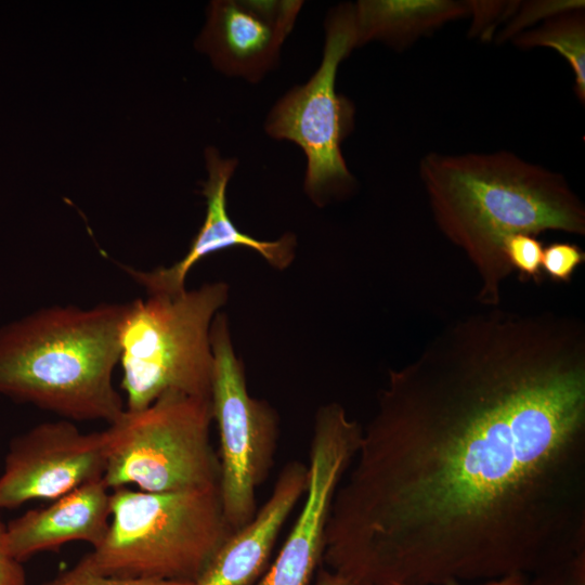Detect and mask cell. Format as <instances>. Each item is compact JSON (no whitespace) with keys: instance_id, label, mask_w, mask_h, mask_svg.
I'll use <instances>...</instances> for the list:
<instances>
[{"instance_id":"obj_14","label":"cell","mask_w":585,"mask_h":585,"mask_svg":"<svg viewBox=\"0 0 585 585\" xmlns=\"http://www.w3.org/2000/svg\"><path fill=\"white\" fill-rule=\"evenodd\" d=\"M109 522L110 490L103 479H98L11 520L6 524V547L21 562L74 541L96 548L104 541Z\"/></svg>"},{"instance_id":"obj_8","label":"cell","mask_w":585,"mask_h":585,"mask_svg":"<svg viewBox=\"0 0 585 585\" xmlns=\"http://www.w3.org/2000/svg\"><path fill=\"white\" fill-rule=\"evenodd\" d=\"M210 341V402L220 444L219 489L225 521L234 533L258 510L256 491L274 465L280 417L266 400L249 394L244 363L234 350L227 317L221 312L212 322Z\"/></svg>"},{"instance_id":"obj_13","label":"cell","mask_w":585,"mask_h":585,"mask_svg":"<svg viewBox=\"0 0 585 585\" xmlns=\"http://www.w3.org/2000/svg\"><path fill=\"white\" fill-rule=\"evenodd\" d=\"M308 465L288 461L253 519L232 533L193 585H255L266 572L280 532L308 487Z\"/></svg>"},{"instance_id":"obj_6","label":"cell","mask_w":585,"mask_h":585,"mask_svg":"<svg viewBox=\"0 0 585 585\" xmlns=\"http://www.w3.org/2000/svg\"><path fill=\"white\" fill-rule=\"evenodd\" d=\"M209 398L169 391L123 413L104 430L109 490L135 485L172 492L219 485L220 460L210 440Z\"/></svg>"},{"instance_id":"obj_10","label":"cell","mask_w":585,"mask_h":585,"mask_svg":"<svg viewBox=\"0 0 585 585\" xmlns=\"http://www.w3.org/2000/svg\"><path fill=\"white\" fill-rule=\"evenodd\" d=\"M105 432H82L73 421H46L14 437L0 473V509L55 499L103 479Z\"/></svg>"},{"instance_id":"obj_15","label":"cell","mask_w":585,"mask_h":585,"mask_svg":"<svg viewBox=\"0 0 585 585\" xmlns=\"http://www.w3.org/2000/svg\"><path fill=\"white\" fill-rule=\"evenodd\" d=\"M356 48L381 41L398 50L469 15L467 1L360 0L353 4Z\"/></svg>"},{"instance_id":"obj_4","label":"cell","mask_w":585,"mask_h":585,"mask_svg":"<svg viewBox=\"0 0 585 585\" xmlns=\"http://www.w3.org/2000/svg\"><path fill=\"white\" fill-rule=\"evenodd\" d=\"M219 485L172 492L110 491L104 541L82 557L95 572L194 583L232 534Z\"/></svg>"},{"instance_id":"obj_16","label":"cell","mask_w":585,"mask_h":585,"mask_svg":"<svg viewBox=\"0 0 585 585\" xmlns=\"http://www.w3.org/2000/svg\"><path fill=\"white\" fill-rule=\"evenodd\" d=\"M510 41L519 49L550 48L568 62L574 74V90L585 102V14L584 10L567 12L530 28Z\"/></svg>"},{"instance_id":"obj_22","label":"cell","mask_w":585,"mask_h":585,"mask_svg":"<svg viewBox=\"0 0 585 585\" xmlns=\"http://www.w3.org/2000/svg\"><path fill=\"white\" fill-rule=\"evenodd\" d=\"M523 585H585V552L528 577Z\"/></svg>"},{"instance_id":"obj_20","label":"cell","mask_w":585,"mask_h":585,"mask_svg":"<svg viewBox=\"0 0 585 585\" xmlns=\"http://www.w3.org/2000/svg\"><path fill=\"white\" fill-rule=\"evenodd\" d=\"M469 15L472 16L470 37L483 40L493 38L495 29L507 22L520 1H479L469 0Z\"/></svg>"},{"instance_id":"obj_24","label":"cell","mask_w":585,"mask_h":585,"mask_svg":"<svg viewBox=\"0 0 585 585\" xmlns=\"http://www.w3.org/2000/svg\"><path fill=\"white\" fill-rule=\"evenodd\" d=\"M314 585H353L350 581L341 575L325 569L320 568L317 570Z\"/></svg>"},{"instance_id":"obj_19","label":"cell","mask_w":585,"mask_h":585,"mask_svg":"<svg viewBox=\"0 0 585 585\" xmlns=\"http://www.w3.org/2000/svg\"><path fill=\"white\" fill-rule=\"evenodd\" d=\"M192 582L119 577L92 570L81 558L73 568L42 585H193Z\"/></svg>"},{"instance_id":"obj_1","label":"cell","mask_w":585,"mask_h":585,"mask_svg":"<svg viewBox=\"0 0 585 585\" xmlns=\"http://www.w3.org/2000/svg\"><path fill=\"white\" fill-rule=\"evenodd\" d=\"M585 552V328L494 307L389 369L323 562L353 585L526 577Z\"/></svg>"},{"instance_id":"obj_7","label":"cell","mask_w":585,"mask_h":585,"mask_svg":"<svg viewBox=\"0 0 585 585\" xmlns=\"http://www.w3.org/2000/svg\"><path fill=\"white\" fill-rule=\"evenodd\" d=\"M356 48L353 4L333 8L325 21V46L317 70L276 102L266 133L297 144L307 157L304 191L318 206L353 183L341 143L353 129L354 106L336 91L339 64Z\"/></svg>"},{"instance_id":"obj_21","label":"cell","mask_w":585,"mask_h":585,"mask_svg":"<svg viewBox=\"0 0 585 585\" xmlns=\"http://www.w3.org/2000/svg\"><path fill=\"white\" fill-rule=\"evenodd\" d=\"M585 261L580 246L568 242H556L544 247L542 272L550 280L569 283L576 269Z\"/></svg>"},{"instance_id":"obj_9","label":"cell","mask_w":585,"mask_h":585,"mask_svg":"<svg viewBox=\"0 0 585 585\" xmlns=\"http://www.w3.org/2000/svg\"><path fill=\"white\" fill-rule=\"evenodd\" d=\"M362 431L361 425L349 418L339 403L317 408L301 511L275 561L255 585H310L323 562L333 498L355 458Z\"/></svg>"},{"instance_id":"obj_11","label":"cell","mask_w":585,"mask_h":585,"mask_svg":"<svg viewBox=\"0 0 585 585\" xmlns=\"http://www.w3.org/2000/svg\"><path fill=\"white\" fill-rule=\"evenodd\" d=\"M302 4L300 0L211 1L196 48L223 74L258 82L277 64Z\"/></svg>"},{"instance_id":"obj_17","label":"cell","mask_w":585,"mask_h":585,"mask_svg":"<svg viewBox=\"0 0 585 585\" xmlns=\"http://www.w3.org/2000/svg\"><path fill=\"white\" fill-rule=\"evenodd\" d=\"M583 0H534L520 1L512 15L504 24L495 38L498 43L511 40L517 35L535 27L538 22L543 23L557 15L584 10Z\"/></svg>"},{"instance_id":"obj_5","label":"cell","mask_w":585,"mask_h":585,"mask_svg":"<svg viewBox=\"0 0 585 585\" xmlns=\"http://www.w3.org/2000/svg\"><path fill=\"white\" fill-rule=\"evenodd\" d=\"M227 297L229 286L212 282L128 302L119 334L126 410H142L169 391L210 399V330Z\"/></svg>"},{"instance_id":"obj_12","label":"cell","mask_w":585,"mask_h":585,"mask_svg":"<svg viewBox=\"0 0 585 585\" xmlns=\"http://www.w3.org/2000/svg\"><path fill=\"white\" fill-rule=\"evenodd\" d=\"M205 160L208 178L202 193L206 198V216L187 252L176 263L151 271L123 266L148 296H176L183 292L192 268L207 256L227 248L251 249L276 270H285L295 259L297 239L292 233H285L275 240H261L242 232L230 218L226 190L237 167V159L222 158L216 147L209 146L205 151Z\"/></svg>"},{"instance_id":"obj_23","label":"cell","mask_w":585,"mask_h":585,"mask_svg":"<svg viewBox=\"0 0 585 585\" xmlns=\"http://www.w3.org/2000/svg\"><path fill=\"white\" fill-rule=\"evenodd\" d=\"M5 532L6 525L0 519V585H26L22 562L8 550Z\"/></svg>"},{"instance_id":"obj_18","label":"cell","mask_w":585,"mask_h":585,"mask_svg":"<svg viewBox=\"0 0 585 585\" xmlns=\"http://www.w3.org/2000/svg\"><path fill=\"white\" fill-rule=\"evenodd\" d=\"M544 247L541 240L531 234H516L509 237L504 247L506 259L514 270L525 278L540 283L543 277L542 258Z\"/></svg>"},{"instance_id":"obj_25","label":"cell","mask_w":585,"mask_h":585,"mask_svg":"<svg viewBox=\"0 0 585 585\" xmlns=\"http://www.w3.org/2000/svg\"><path fill=\"white\" fill-rule=\"evenodd\" d=\"M528 577L522 574H512L502 578L483 582L479 585H523ZM390 585H408V584H390Z\"/></svg>"},{"instance_id":"obj_2","label":"cell","mask_w":585,"mask_h":585,"mask_svg":"<svg viewBox=\"0 0 585 585\" xmlns=\"http://www.w3.org/2000/svg\"><path fill=\"white\" fill-rule=\"evenodd\" d=\"M419 177L434 221L480 278L477 300L500 303L512 273L504 251L516 234H585V207L566 179L507 151L426 154Z\"/></svg>"},{"instance_id":"obj_3","label":"cell","mask_w":585,"mask_h":585,"mask_svg":"<svg viewBox=\"0 0 585 585\" xmlns=\"http://www.w3.org/2000/svg\"><path fill=\"white\" fill-rule=\"evenodd\" d=\"M127 303L51 306L0 326V395L70 421L126 410L114 370Z\"/></svg>"}]
</instances>
